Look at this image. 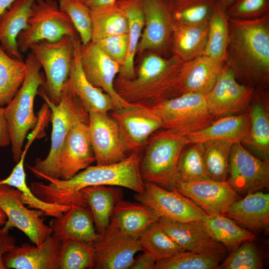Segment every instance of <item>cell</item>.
<instances>
[{
  "label": "cell",
  "instance_id": "816d5d0a",
  "mask_svg": "<svg viewBox=\"0 0 269 269\" xmlns=\"http://www.w3.org/2000/svg\"><path fill=\"white\" fill-rule=\"evenodd\" d=\"M156 261L149 253L143 252L136 259L131 266V269H154Z\"/></svg>",
  "mask_w": 269,
  "mask_h": 269
},
{
  "label": "cell",
  "instance_id": "1f68e13d",
  "mask_svg": "<svg viewBox=\"0 0 269 269\" xmlns=\"http://www.w3.org/2000/svg\"><path fill=\"white\" fill-rule=\"evenodd\" d=\"M92 30L91 41L115 35L128 34L127 15L117 1L90 8Z\"/></svg>",
  "mask_w": 269,
  "mask_h": 269
},
{
  "label": "cell",
  "instance_id": "d6986e66",
  "mask_svg": "<svg viewBox=\"0 0 269 269\" xmlns=\"http://www.w3.org/2000/svg\"><path fill=\"white\" fill-rule=\"evenodd\" d=\"M80 61L87 79L111 96L115 108L129 104L119 95L114 87L115 80L120 70V65L107 56L95 42L81 43Z\"/></svg>",
  "mask_w": 269,
  "mask_h": 269
},
{
  "label": "cell",
  "instance_id": "b9f144b4",
  "mask_svg": "<svg viewBox=\"0 0 269 269\" xmlns=\"http://www.w3.org/2000/svg\"><path fill=\"white\" fill-rule=\"evenodd\" d=\"M255 93L258 99L253 103L250 114V134L246 144L253 146L262 159L269 160V118L256 90Z\"/></svg>",
  "mask_w": 269,
  "mask_h": 269
},
{
  "label": "cell",
  "instance_id": "bcb514c9",
  "mask_svg": "<svg viewBox=\"0 0 269 269\" xmlns=\"http://www.w3.org/2000/svg\"><path fill=\"white\" fill-rule=\"evenodd\" d=\"M253 241H247L230 252L224 259L219 269H261L263 261Z\"/></svg>",
  "mask_w": 269,
  "mask_h": 269
},
{
  "label": "cell",
  "instance_id": "e575fe53",
  "mask_svg": "<svg viewBox=\"0 0 269 269\" xmlns=\"http://www.w3.org/2000/svg\"><path fill=\"white\" fill-rule=\"evenodd\" d=\"M201 222L210 236L230 252L245 242L255 240L254 234L224 215L206 214Z\"/></svg>",
  "mask_w": 269,
  "mask_h": 269
},
{
  "label": "cell",
  "instance_id": "cb8c5ba5",
  "mask_svg": "<svg viewBox=\"0 0 269 269\" xmlns=\"http://www.w3.org/2000/svg\"><path fill=\"white\" fill-rule=\"evenodd\" d=\"M158 222L169 237L185 251L206 252L226 250L210 236L201 221L181 222L160 218Z\"/></svg>",
  "mask_w": 269,
  "mask_h": 269
},
{
  "label": "cell",
  "instance_id": "7c38bea8",
  "mask_svg": "<svg viewBox=\"0 0 269 269\" xmlns=\"http://www.w3.org/2000/svg\"><path fill=\"white\" fill-rule=\"evenodd\" d=\"M134 198L159 219L188 222L201 221L206 215L175 187L168 190L153 183L145 182L143 191L136 193Z\"/></svg>",
  "mask_w": 269,
  "mask_h": 269
},
{
  "label": "cell",
  "instance_id": "603a6c76",
  "mask_svg": "<svg viewBox=\"0 0 269 269\" xmlns=\"http://www.w3.org/2000/svg\"><path fill=\"white\" fill-rule=\"evenodd\" d=\"M80 37L74 38V52L67 83L88 112L108 113L115 109L111 96L101 89L92 85L86 78L80 61Z\"/></svg>",
  "mask_w": 269,
  "mask_h": 269
},
{
  "label": "cell",
  "instance_id": "52a82bcc",
  "mask_svg": "<svg viewBox=\"0 0 269 269\" xmlns=\"http://www.w3.org/2000/svg\"><path fill=\"white\" fill-rule=\"evenodd\" d=\"M28 27L17 37L21 53L41 40L55 42L64 35L80 37L68 15L62 11L55 0H34L27 21Z\"/></svg>",
  "mask_w": 269,
  "mask_h": 269
},
{
  "label": "cell",
  "instance_id": "484cf974",
  "mask_svg": "<svg viewBox=\"0 0 269 269\" xmlns=\"http://www.w3.org/2000/svg\"><path fill=\"white\" fill-rule=\"evenodd\" d=\"M49 226L52 234L61 241L73 240L93 244L98 237L90 211L86 207L72 205L61 216L53 218Z\"/></svg>",
  "mask_w": 269,
  "mask_h": 269
},
{
  "label": "cell",
  "instance_id": "ab89813d",
  "mask_svg": "<svg viewBox=\"0 0 269 269\" xmlns=\"http://www.w3.org/2000/svg\"><path fill=\"white\" fill-rule=\"evenodd\" d=\"M175 22L196 24L208 22L217 0H170Z\"/></svg>",
  "mask_w": 269,
  "mask_h": 269
},
{
  "label": "cell",
  "instance_id": "8d00e7d4",
  "mask_svg": "<svg viewBox=\"0 0 269 269\" xmlns=\"http://www.w3.org/2000/svg\"><path fill=\"white\" fill-rule=\"evenodd\" d=\"M227 250L206 252L184 251L156 262L154 269H219Z\"/></svg>",
  "mask_w": 269,
  "mask_h": 269
},
{
  "label": "cell",
  "instance_id": "9a60e30c",
  "mask_svg": "<svg viewBox=\"0 0 269 269\" xmlns=\"http://www.w3.org/2000/svg\"><path fill=\"white\" fill-rule=\"evenodd\" d=\"M110 116L117 122L128 151L140 152L150 136L163 128L160 118L149 107L129 103Z\"/></svg>",
  "mask_w": 269,
  "mask_h": 269
},
{
  "label": "cell",
  "instance_id": "30bf717a",
  "mask_svg": "<svg viewBox=\"0 0 269 269\" xmlns=\"http://www.w3.org/2000/svg\"><path fill=\"white\" fill-rule=\"evenodd\" d=\"M144 27L136 51V58L146 51L163 57L172 55L171 41L174 20L170 0H140Z\"/></svg>",
  "mask_w": 269,
  "mask_h": 269
},
{
  "label": "cell",
  "instance_id": "d590c367",
  "mask_svg": "<svg viewBox=\"0 0 269 269\" xmlns=\"http://www.w3.org/2000/svg\"><path fill=\"white\" fill-rule=\"evenodd\" d=\"M229 17L217 2L208 21V31L203 55L224 64L229 36Z\"/></svg>",
  "mask_w": 269,
  "mask_h": 269
},
{
  "label": "cell",
  "instance_id": "c3c4849f",
  "mask_svg": "<svg viewBox=\"0 0 269 269\" xmlns=\"http://www.w3.org/2000/svg\"><path fill=\"white\" fill-rule=\"evenodd\" d=\"M94 42L107 56L118 64L120 68L124 65L128 54V34L107 36Z\"/></svg>",
  "mask_w": 269,
  "mask_h": 269
},
{
  "label": "cell",
  "instance_id": "7402d4cb",
  "mask_svg": "<svg viewBox=\"0 0 269 269\" xmlns=\"http://www.w3.org/2000/svg\"><path fill=\"white\" fill-rule=\"evenodd\" d=\"M224 64L204 55L183 62L175 79L171 98L187 93L206 94L215 84Z\"/></svg>",
  "mask_w": 269,
  "mask_h": 269
},
{
  "label": "cell",
  "instance_id": "277c9868",
  "mask_svg": "<svg viewBox=\"0 0 269 269\" xmlns=\"http://www.w3.org/2000/svg\"><path fill=\"white\" fill-rule=\"evenodd\" d=\"M38 94L51 111L52 132L49 153L43 159L37 158L34 165L26 164L27 167L36 177L59 179V161L60 152L71 129L78 122L89 124L88 112L83 107L77 96L67 83L64 84L58 104L52 103L41 86Z\"/></svg>",
  "mask_w": 269,
  "mask_h": 269
},
{
  "label": "cell",
  "instance_id": "7dc6e473",
  "mask_svg": "<svg viewBox=\"0 0 269 269\" xmlns=\"http://www.w3.org/2000/svg\"><path fill=\"white\" fill-rule=\"evenodd\" d=\"M226 12L231 18H259L269 13V0H236Z\"/></svg>",
  "mask_w": 269,
  "mask_h": 269
},
{
  "label": "cell",
  "instance_id": "ee69618b",
  "mask_svg": "<svg viewBox=\"0 0 269 269\" xmlns=\"http://www.w3.org/2000/svg\"><path fill=\"white\" fill-rule=\"evenodd\" d=\"M59 269H86L94 268L92 244L73 240L62 241Z\"/></svg>",
  "mask_w": 269,
  "mask_h": 269
},
{
  "label": "cell",
  "instance_id": "836d02e7",
  "mask_svg": "<svg viewBox=\"0 0 269 269\" xmlns=\"http://www.w3.org/2000/svg\"><path fill=\"white\" fill-rule=\"evenodd\" d=\"M117 1L128 16L129 45L126 62L121 67L117 77L131 79L135 76V59L144 23L143 12L140 0H118Z\"/></svg>",
  "mask_w": 269,
  "mask_h": 269
},
{
  "label": "cell",
  "instance_id": "4316f807",
  "mask_svg": "<svg viewBox=\"0 0 269 269\" xmlns=\"http://www.w3.org/2000/svg\"><path fill=\"white\" fill-rule=\"evenodd\" d=\"M34 0H16L0 16V45L11 57L23 61L17 37L28 27V19Z\"/></svg>",
  "mask_w": 269,
  "mask_h": 269
},
{
  "label": "cell",
  "instance_id": "d4e9b609",
  "mask_svg": "<svg viewBox=\"0 0 269 269\" xmlns=\"http://www.w3.org/2000/svg\"><path fill=\"white\" fill-rule=\"evenodd\" d=\"M249 114L230 115L215 120L208 127L186 134L189 143H203L210 140H220L231 144L246 143L249 136Z\"/></svg>",
  "mask_w": 269,
  "mask_h": 269
},
{
  "label": "cell",
  "instance_id": "74e56055",
  "mask_svg": "<svg viewBox=\"0 0 269 269\" xmlns=\"http://www.w3.org/2000/svg\"><path fill=\"white\" fill-rule=\"evenodd\" d=\"M24 61L11 57L0 45V106H5L21 86L26 73Z\"/></svg>",
  "mask_w": 269,
  "mask_h": 269
},
{
  "label": "cell",
  "instance_id": "5bb4252c",
  "mask_svg": "<svg viewBox=\"0 0 269 269\" xmlns=\"http://www.w3.org/2000/svg\"><path fill=\"white\" fill-rule=\"evenodd\" d=\"M255 89L239 82L225 63L212 89L206 94L209 110L215 118L239 114L254 99Z\"/></svg>",
  "mask_w": 269,
  "mask_h": 269
},
{
  "label": "cell",
  "instance_id": "db71d44e",
  "mask_svg": "<svg viewBox=\"0 0 269 269\" xmlns=\"http://www.w3.org/2000/svg\"><path fill=\"white\" fill-rule=\"evenodd\" d=\"M16 0H0V16Z\"/></svg>",
  "mask_w": 269,
  "mask_h": 269
},
{
  "label": "cell",
  "instance_id": "7bdbcfd3",
  "mask_svg": "<svg viewBox=\"0 0 269 269\" xmlns=\"http://www.w3.org/2000/svg\"><path fill=\"white\" fill-rule=\"evenodd\" d=\"M192 144L180 154L177 165L178 183L210 179L204 162L203 143Z\"/></svg>",
  "mask_w": 269,
  "mask_h": 269
},
{
  "label": "cell",
  "instance_id": "7a4b0ae2",
  "mask_svg": "<svg viewBox=\"0 0 269 269\" xmlns=\"http://www.w3.org/2000/svg\"><path fill=\"white\" fill-rule=\"evenodd\" d=\"M229 25L225 63L239 82L255 90L267 91L269 13L252 20L229 18Z\"/></svg>",
  "mask_w": 269,
  "mask_h": 269
},
{
  "label": "cell",
  "instance_id": "5b68a950",
  "mask_svg": "<svg viewBox=\"0 0 269 269\" xmlns=\"http://www.w3.org/2000/svg\"><path fill=\"white\" fill-rule=\"evenodd\" d=\"M27 70L24 81L11 100L4 107L5 116L10 136L12 157L17 162L29 130L38 121L34 113V101L39 88L45 86V78L40 72L41 66L30 52L25 61Z\"/></svg>",
  "mask_w": 269,
  "mask_h": 269
},
{
  "label": "cell",
  "instance_id": "f1b7e54d",
  "mask_svg": "<svg viewBox=\"0 0 269 269\" xmlns=\"http://www.w3.org/2000/svg\"><path fill=\"white\" fill-rule=\"evenodd\" d=\"M208 23L184 24L174 22L171 41L172 55L183 62L203 56L207 39Z\"/></svg>",
  "mask_w": 269,
  "mask_h": 269
},
{
  "label": "cell",
  "instance_id": "f907efd6",
  "mask_svg": "<svg viewBox=\"0 0 269 269\" xmlns=\"http://www.w3.org/2000/svg\"><path fill=\"white\" fill-rule=\"evenodd\" d=\"M9 144L10 136L5 116L4 107L0 106V147H6Z\"/></svg>",
  "mask_w": 269,
  "mask_h": 269
},
{
  "label": "cell",
  "instance_id": "f35d334b",
  "mask_svg": "<svg viewBox=\"0 0 269 269\" xmlns=\"http://www.w3.org/2000/svg\"><path fill=\"white\" fill-rule=\"evenodd\" d=\"M139 242L141 251L150 254L156 262L185 251L163 230L158 221L143 232Z\"/></svg>",
  "mask_w": 269,
  "mask_h": 269
},
{
  "label": "cell",
  "instance_id": "f546056e",
  "mask_svg": "<svg viewBox=\"0 0 269 269\" xmlns=\"http://www.w3.org/2000/svg\"><path fill=\"white\" fill-rule=\"evenodd\" d=\"M159 219L157 216L143 204L121 199L115 206L110 223L122 232L139 238Z\"/></svg>",
  "mask_w": 269,
  "mask_h": 269
},
{
  "label": "cell",
  "instance_id": "11a10c76",
  "mask_svg": "<svg viewBox=\"0 0 269 269\" xmlns=\"http://www.w3.org/2000/svg\"><path fill=\"white\" fill-rule=\"evenodd\" d=\"M236 0H217L222 9L225 11L231 6Z\"/></svg>",
  "mask_w": 269,
  "mask_h": 269
},
{
  "label": "cell",
  "instance_id": "e0dca14e",
  "mask_svg": "<svg viewBox=\"0 0 269 269\" xmlns=\"http://www.w3.org/2000/svg\"><path fill=\"white\" fill-rule=\"evenodd\" d=\"M88 114L90 139L97 164L125 159L129 151L115 120L106 112L91 111Z\"/></svg>",
  "mask_w": 269,
  "mask_h": 269
},
{
  "label": "cell",
  "instance_id": "83f0119b",
  "mask_svg": "<svg viewBox=\"0 0 269 269\" xmlns=\"http://www.w3.org/2000/svg\"><path fill=\"white\" fill-rule=\"evenodd\" d=\"M248 229L260 231L269 225V194L257 191L235 202L224 214Z\"/></svg>",
  "mask_w": 269,
  "mask_h": 269
},
{
  "label": "cell",
  "instance_id": "f5cc1de1",
  "mask_svg": "<svg viewBox=\"0 0 269 269\" xmlns=\"http://www.w3.org/2000/svg\"><path fill=\"white\" fill-rule=\"evenodd\" d=\"M89 8L115 2L118 0H79Z\"/></svg>",
  "mask_w": 269,
  "mask_h": 269
},
{
  "label": "cell",
  "instance_id": "4fadbf2b",
  "mask_svg": "<svg viewBox=\"0 0 269 269\" xmlns=\"http://www.w3.org/2000/svg\"><path fill=\"white\" fill-rule=\"evenodd\" d=\"M92 246L93 269H130L135 254L141 251L139 238L122 232L110 222Z\"/></svg>",
  "mask_w": 269,
  "mask_h": 269
},
{
  "label": "cell",
  "instance_id": "d6a6232c",
  "mask_svg": "<svg viewBox=\"0 0 269 269\" xmlns=\"http://www.w3.org/2000/svg\"><path fill=\"white\" fill-rule=\"evenodd\" d=\"M27 150L23 149L20 159L13 167L9 175L0 180V184H6L18 189L21 193L22 200L29 208L41 210L45 215L57 218L61 216L71 207V205L50 203L38 198L26 183L24 168V159Z\"/></svg>",
  "mask_w": 269,
  "mask_h": 269
},
{
  "label": "cell",
  "instance_id": "44dd1931",
  "mask_svg": "<svg viewBox=\"0 0 269 269\" xmlns=\"http://www.w3.org/2000/svg\"><path fill=\"white\" fill-rule=\"evenodd\" d=\"M62 241L54 234L41 245L24 243L3 257L6 269H59Z\"/></svg>",
  "mask_w": 269,
  "mask_h": 269
},
{
  "label": "cell",
  "instance_id": "2e32d148",
  "mask_svg": "<svg viewBox=\"0 0 269 269\" xmlns=\"http://www.w3.org/2000/svg\"><path fill=\"white\" fill-rule=\"evenodd\" d=\"M229 174L227 181L242 195L269 186V160L255 156L241 143L232 144Z\"/></svg>",
  "mask_w": 269,
  "mask_h": 269
},
{
  "label": "cell",
  "instance_id": "9f6ffc18",
  "mask_svg": "<svg viewBox=\"0 0 269 269\" xmlns=\"http://www.w3.org/2000/svg\"><path fill=\"white\" fill-rule=\"evenodd\" d=\"M7 220V216L0 208V226H3Z\"/></svg>",
  "mask_w": 269,
  "mask_h": 269
},
{
  "label": "cell",
  "instance_id": "8992f818",
  "mask_svg": "<svg viewBox=\"0 0 269 269\" xmlns=\"http://www.w3.org/2000/svg\"><path fill=\"white\" fill-rule=\"evenodd\" d=\"M149 138L139 169L144 182L170 190L178 183L177 165L183 148L189 144L185 134L162 128Z\"/></svg>",
  "mask_w": 269,
  "mask_h": 269
},
{
  "label": "cell",
  "instance_id": "3957f363",
  "mask_svg": "<svg viewBox=\"0 0 269 269\" xmlns=\"http://www.w3.org/2000/svg\"><path fill=\"white\" fill-rule=\"evenodd\" d=\"M138 59L133 78H116L114 87L119 95L127 103L149 108L170 98L184 62L173 55L165 58L151 51L144 52Z\"/></svg>",
  "mask_w": 269,
  "mask_h": 269
},
{
  "label": "cell",
  "instance_id": "6da1fadb",
  "mask_svg": "<svg viewBox=\"0 0 269 269\" xmlns=\"http://www.w3.org/2000/svg\"><path fill=\"white\" fill-rule=\"evenodd\" d=\"M140 158L139 152H131L120 162L90 165L69 179L46 178L45 180L49 181L48 184L42 182H32L30 189L43 201L84 207H87V204L80 191L89 186H114L141 193L144 190L145 183L140 172Z\"/></svg>",
  "mask_w": 269,
  "mask_h": 269
},
{
  "label": "cell",
  "instance_id": "9c48e42d",
  "mask_svg": "<svg viewBox=\"0 0 269 269\" xmlns=\"http://www.w3.org/2000/svg\"><path fill=\"white\" fill-rule=\"evenodd\" d=\"M75 38L66 35L58 41L41 40L29 47L44 71L46 93L55 104L59 102L63 86L68 79Z\"/></svg>",
  "mask_w": 269,
  "mask_h": 269
},
{
  "label": "cell",
  "instance_id": "4dcf8cb0",
  "mask_svg": "<svg viewBox=\"0 0 269 269\" xmlns=\"http://www.w3.org/2000/svg\"><path fill=\"white\" fill-rule=\"evenodd\" d=\"M118 186L99 185L82 189L98 234L103 233L109 226L117 202L122 199L123 192Z\"/></svg>",
  "mask_w": 269,
  "mask_h": 269
},
{
  "label": "cell",
  "instance_id": "8fae6325",
  "mask_svg": "<svg viewBox=\"0 0 269 269\" xmlns=\"http://www.w3.org/2000/svg\"><path fill=\"white\" fill-rule=\"evenodd\" d=\"M25 205L18 189L0 184V208L7 216L0 230L9 232L10 228H16L24 233L34 245L40 246L51 235V229L41 218L45 215L43 211L30 209Z\"/></svg>",
  "mask_w": 269,
  "mask_h": 269
},
{
  "label": "cell",
  "instance_id": "ac0fdd59",
  "mask_svg": "<svg viewBox=\"0 0 269 269\" xmlns=\"http://www.w3.org/2000/svg\"><path fill=\"white\" fill-rule=\"evenodd\" d=\"M175 188L209 215H224L241 196L228 181L208 179L179 182Z\"/></svg>",
  "mask_w": 269,
  "mask_h": 269
},
{
  "label": "cell",
  "instance_id": "681fc988",
  "mask_svg": "<svg viewBox=\"0 0 269 269\" xmlns=\"http://www.w3.org/2000/svg\"><path fill=\"white\" fill-rule=\"evenodd\" d=\"M16 246L15 238L8 232L0 229V269H6L3 262V256L12 251Z\"/></svg>",
  "mask_w": 269,
  "mask_h": 269
},
{
  "label": "cell",
  "instance_id": "f6af8a7d",
  "mask_svg": "<svg viewBox=\"0 0 269 269\" xmlns=\"http://www.w3.org/2000/svg\"><path fill=\"white\" fill-rule=\"evenodd\" d=\"M60 9L70 18L81 43L91 41L92 25L90 8L79 0H58Z\"/></svg>",
  "mask_w": 269,
  "mask_h": 269
},
{
  "label": "cell",
  "instance_id": "60d3db41",
  "mask_svg": "<svg viewBox=\"0 0 269 269\" xmlns=\"http://www.w3.org/2000/svg\"><path fill=\"white\" fill-rule=\"evenodd\" d=\"M203 143L204 162L209 177L216 181H227L232 144L220 140H210Z\"/></svg>",
  "mask_w": 269,
  "mask_h": 269
},
{
  "label": "cell",
  "instance_id": "ba28073f",
  "mask_svg": "<svg viewBox=\"0 0 269 269\" xmlns=\"http://www.w3.org/2000/svg\"><path fill=\"white\" fill-rule=\"evenodd\" d=\"M160 118L164 129L183 134L201 130L215 118L210 112L206 94H185L163 100L150 108Z\"/></svg>",
  "mask_w": 269,
  "mask_h": 269
},
{
  "label": "cell",
  "instance_id": "ffe728a7",
  "mask_svg": "<svg viewBox=\"0 0 269 269\" xmlns=\"http://www.w3.org/2000/svg\"><path fill=\"white\" fill-rule=\"evenodd\" d=\"M95 161L88 123H77L70 129L60 152L59 179L72 178Z\"/></svg>",
  "mask_w": 269,
  "mask_h": 269
}]
</instances>
